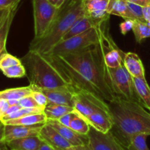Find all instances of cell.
<instances>
[{
    "label": "cell",
    "instance_id": "1",
    "mask_svg": "<svg viewBox=\"0 0 150 150\" xmlns=\"http://www.w3.org/2000/svg\"><path fill=\"white\" fill-rule=\"evenodd\" d=\"M44 55L76 90L86 91L106 102L117 98L100 40L96 45L76 52Z\"/></svg>",
    "mask_w": 150,
    "mask_h": 150
},
{
    "label": "cell",
    "instance_id": "2",
    "mask_svg": "<svg viewBox=\"0 0 150 150\" xmlns=\"http://www.w3.org/2000/svg\"><path fill=\"white\" fill-rule=\"evenodd\" d=\"M107 103L113 123L110 131L123 146L127 147L136 134L150 136V114L139 103L117 96Z\"/></svg>",
    "mask_w": 150,
    "mask_h": 150
},
{
    "label": "cell",
    "instance_id": "3",
    "mask_svg": "<svg viewBox=\"0 0 150 150\" xmlns=\"http://www.w3.org/2000/svg\"><path fill=\"white\" fill-rule=\"evenodd\" d=\"M83 0H67L59 9L58 13L46 33L40 39H33L29 49L35 50L42 54H47L80 18L84 16Z\"/></svg>",
    "mask_w": 150,
    "mask_h": 150
},
{
    "label": "cell",
    "instance_id": "4",
    "mask_svg": "<svg viewBox=\"0 0 150 150\" xmlns=\"http://www.w3.org/2000/svg\"><path fill=\"white\" fill-rule=\"evenodd\" d=\"M21 61L26 69L29 85L33 87L57 89L72 86L45 55L38 51L29 49Z\"/></svg>",
    "mask_w": 150,
    "mask_h": 150
},
{
    "label": "cell",
    "instance_id": "5",
    "mask_svg": "<svg viewBox=\"0 0 150 150\" xmlns=\"http://www.w3.org/2000/svg\"><path fill=\"white\" fill-rule=\"evenodd\" d=\"M100 40L99 25L80 35L60 41L47 54H59L76 52L98 44Z\"/></svg>",
    "mask_w": 150,
    "mask_h": 150
},
{
    "label": "cell",
    "instance_id": "6",
    "mask_svg": "<svg viewBox=\"0 0 150 150\" xmlns=\"http://www.w3.org/2000/svg\"><path fill=\"white\" fill-rule=\"evenodd\" d=\"M111 87L117 97L129 101L139 103L133 83V76L126 70L124 64L116 68H108Z\"/></svg>",
    "mask_w": 150,
    "mask_h": 150
},
{
    "label": "cell",
    "instance_id": "7",
    "mask_svg": "<svg viewBox=\"0 0 150 150\" xmlns=\"http://www.w3.org/2000/svg\"><path fill=\"white\" fill-rule=\"evenodd\" d=\"M35 37L42 38L49 29L59 8L54 7L48 0H32Z\"/></svg>",
    "mask_w": 150,
    "mask_h": 150
},
{
    "label": "cell",
    "instance_id": "8",
    "mask_svg": "<svg viewBox=\"0 0 150 150\" xmlns=\"http://www.w3.org/2000/svg\"><path fill=\"white\" fill-rule=\"evenodd\" d=\"M74 111L86 120L92 114L98 111L109 112L108 103L86 91L76 90L75 94Z\"/></svg>",
    "mask_w": 150,
    "mask_h": 150
},
{
    "label": "cell",
    "instance_id": "9",
    "mask_svg": "<svg viewBox=\"0 0 150 150\" xmlns=\"http://www.w3.org/2000/svg\"><path fill=\"white\" fill-rule=\"evenodd\" d=\"M109 19L99 24L100 41L104 51V60L108 68H116L123 64L125 53L120 50L110 35L108 29Z\"/></svg>",
    "mask_w": 150,
    "mask_h": 150
},
{
    "label": "cell",
    "instance_id": "10",
    "mask_svg": "<svg viewBox=\"0 0 150 150\" xmlns=\"http://www.w3.org/2000/svg\"><path fill=\"white\" fill-rule=\"evenodd\" d=\"M87 136L88 145L92 150H128L114 137L111 131L104 133L90 126Z\"/></svg>",
    "mask_w": 150,
    "mask_h": 150
},
{
    "label": "cell",
    "instance_id": "11",
    "mask_svg": "<svg viewBox=\"0 0 150 150\" xmlns=\"http://www.w3.org/2000/svg\"><path fill=\"white\" fill-rule=\"evenodd\" d=\"M110 0H83L84 14L93 21L95 26L110 18L108 13Z\"/></svg>",
    "mask_w": 150,
    "mask_h": 150
},
{
    "label": "cell",
    "instance_id": "12",
    "mask_svg": "<svg viewBox=\"0 0 150 150\" xmlns=\"http://www.w3.org/2000/svg\"><path fill=\"white\" fill-rule=\"evenodd\" d=\"M43 124L35 125H5L4 136L3 142L5 144L29 136H39L41 128Z\"/></svg>",
    "mask_w": 150,
    "mask_h": 150
},
{
    "label": "cell",
    "instance_id": "13",
    "mask_svg": "<svg viewBox=\"0 0 150 150\" xmlns=\"http://www.w3.org/2000/svg\"><path fill=\"white\" fill-rule=\"evenodd\" d=\"M33 87V86H32ZM35 88V87H34ZM48 98V103L74 106L76 89L73 87H62L57 89H39Z\"/></svg>",
    "mask_w": 150,
    "mask_h": 150
},
{
    "label": "cell",
    "instance_id": "14",
    "mask_svg": "<svg viewBox=\"0 0 150 150\" xmlns=\"http://www.w3.org/2000/svg\"><path fill=\"white\" fill-rule=\"evenodd\" d=\"M39 136L46 144L52 146L54 149H60L66 150L70 146L69 143L58 131L51 127L48 122H45L41 128Z\"/></svg>",
    "mask_w": 150,
    "mask_h": 150
},
{
    "label": "cell",
    "instance_id": "15",
    "mask_svg": "<svg viewBox=\"0 0 150 150\" xmlns=\"http://www.w3.org/2000/svg\"><path fill=\"white\" fill-rule=\"evenodd\" d=\"M48 122L51 127H54L58 131L72 146H79V145L88 144V136H84L72 130L70 127L62 125L58 120H48Z\"/></svg>",
    "mask_w": 150,
    "mask_h": 150
},
{
    "label": "cell",
    "instance_id": "16",
    "mask_svg": "<svg viewBox=\"0 0 150 150\" xmlns=\"http://www.w3.org/2000/svg\"><path fill=\"white\" fill-rule=\"evenodd\" d=\"M91 127L102 133H106L112 127V120L108 111H98L89 116L86 120Z\"/></svg>",
    "mask_w": 150,
    "mask_h": 150
},
{
    "label": "cell",
    "instance_id": "17",
    "mask_svg": "<svg viewBox=\"0 0 150 150\" xmlns=\"http://www.w3.org/2000/svg\"><path fill=\"white\" fill-rule=\"evenodd\" d=\"M123 64L126 70L134 78H146L145 70L142 59L138 54L133 52L125 53Z\"/></svg>",
    "mask_w": 150,
    "mask_h": 150
},
{
    "label": "cell",
    "instance_id": "18",
    "mask_svg": "<svg viewBox=\"0 0 150 150\" xmlns=\"http://www.w3.org/2000/svg\"><path fill=\"white\" fill-rule=\"evenodd\" d=\"M133 80L139 103L150 111V87L146 78L133 77Z\"/></svg>",
    "mask_w": 150,
    "mask_h": 150
},
{
    "label": "cell",
    "instance_id": "19",
    "mask_svg": "<svg viewBox=\"0 0 150 150\" xmlns=\"http://www.w3.org/2000/svg\"><path fill=\"white\" fill-rule=\"evenodd\" d=\"M42 143L43 141L39 136H37L11 141L7 143V145L10 149L38 150Z\"/></svg>",
    "mask_w": 150,
    "mask_h": 150
},
{
    "label": "cell",
    "instance_id": "20",
    "mask_svg": "<svg viewBox=\"0 0 150 150\" xmlns=\"http://www.w3.org/2000/svg\"><path fill=\"white\" fill-rule=\"evenodd\" d=\"M48 120L44 113L40 114H32L25 115L20 118L7 120L3 122L4 125H35L38 124H43Z\"/></svg>",
    "mask_w": 150,
    "mask_h": 150
},
{
    "label": "cell",
    "instance_id": "21",
    "mask_svg": "<svg viewBox=\"0 0 150 150\" xmlns=\"http://www.w3.org/2000/svg\"><path fill=\"white\" fill-rule=\"evenodd\" d=\"M95 24L93 23L92 20L87 17L86 16H82L81 18L79 19L73 25L70 30L64 35L63 37L62 40H67L70 38L76 36V35H80V34L83 33V32H86L89 29H92V28L95 27Z\"/></svg>",
    "mask_w": 150,
    "mask_h": 150
},
{
    "label": "cell",
    "instance_id": "22",
    "mask_svg": "<svg viewBox=\"0 0 150 150\" xmlns=\"http://www.w3.org/2000/svg\"><path fill=\"white\" fill-rule=\"evenodd\" d=\"M73 111H74L73 107L54 103H48L43 109V113L47 119L53 120H58L62 116Z\"/></svg>",
    "mask_w": 150,
    "mask_h": 150
},
{
    "label": "cell",
    "instance_id": "23",
    "mask_svg": "<svg viewBox=\"0 0 150 150\" xmlns=\"http://www.w3.org/2000/svg\"><path fill=\"white\" fill-rule=\"evenodd\" d=\"M17 8H14L4 19V22L0 26V58L4 54L7 52L6 50V42H7V37H8L9 32H10V26L13 22L14 16L16 15Z\"/></svg>",
    "mask_w": 150,
    "mask_h": 150
},
{
    "label": "cell",
    "instance_id": "24",
    "mask_svg": "<svg viewBox=\"0 0 150 150\" xmlns=\"http://www.w3.org/2000/svg\"><path fill=\"white\" fill-rule=\"evenodd\" d=\"M33 91L31 85L22 87L12 88V89H4L0 91V99H5L7 100H20L24 97L32 95Z\"/></svg>",
    "mask_w": 150,
    "mask_h": 150
},
{
    "label": "cell",
    "instance_id": "25",
    "mask_svg": "<svg viewBox=\"0 0 150 150\" xmlns=\"http://www.w3.org/2000/svg\"><path fill=\"white\" fill-rule=\"evenodd\" d=\"M72 130L81 135L87 136L90 130V125L81 116L74 111V116L70 123V127Z\"/></svg>",
    "mask_w": 150,
    "mask_h": 150
},
{
    "label": "cell",
    "instance_id": "26",
    "mask_svg": "<svg viewBox=\"0 0 150 150\" xmlns=\"http://www.w3.org/2000/svg\"><path fill=\"white\" fill-rule=\"evenodd\" d=\"M132 30L138 42H141L143 40L150 37V26L146 22L134 21Z\"/></svg>",
    "mask_w": 150,
    "mask_h": 150
},
{
    "label": "cell",
    "instance_id": "27",
    "mask_svg": "<svg viewBox=\"0 0 150 150\" xmlns=\"http://www.w3.org/2000/svg\"><path fill=\"white\" fill-rule=\"evenodd\" d=\"M123 19H130L133 21H140L146 22L144 17L143 7L139 4L127 1V10Z\"/></svg>",
    "mask_w": 150,
    "mask_h": 150
},
{
    "label": "cell",
    "instance_id": "28",
    "mask_svg": "<svg viewBox=\"0 0 150 150\" xmlns=\"http://www.w3.org/2000/svg\"><path fill=\"white\" fill-rule=\"evenodd\" d=\"M127 0H110L108 7V13L110 15L124 18L127 10Z\"/></svg>",
    "mask_w": 150,
    "mask_h": 150
},
{
    "label": "cell",
    "instance_id": "29",
    "mask_svg": "<svg viewBox=\"0 0 150 150\" xmlns=\"http://www.w3.org/2000/svg\"><path fill=\"white\" fill-rule=\"evenodd\" d=\"M148 136L145 133H140L132 136L127 149L128 150H150L146 144V138Z\"/></svg>",
    "mask_w": 150,
    "mask_h": 150
},
{
    "label": "cell",
    "instance_id": "30",
    "mask_svg": "<svg viewBox=\"0 0 150 150\" xmlns=\"http://www.w3.org/2000/svg\"><path fill=\"white\" fill-rule=\"evenodd\" d=\"M40 113H43V108H40V107H38V108H21L15 113L3 117L1 119V121L4 122L7 121V120H13V119L20 118V117H23L25 115H28V114H40Z\"/></svg>",
    "mask_w": 150,
    "mask_h": 150
},
{
    "label": "cell",
    "instance_id": "31",
    "mask_svg": "<svg viewBox=\"0 0 150 150\" xmlns=\"http://www.w3.org/2000/svg\"><path fill=\"white\" fill-rule=\"evenodd\" d=\"M1 72L6 77L10 78V79L23 78L26 76V69H25V67L22 63L20 64H17V65L3 69V70H1Z\"/></svg>",
    "mask_w": 150,
    "mask_h": 150
},
{
    "label": "cell",
    "instance_id": "32",
    "mask_svg": "<svg viewBox=\"0 0 150 150\" xmlns=\"http://www.w3.org/2000/svg\"><path fill=\"white\" fill-rule=\"evenodd\" d=\"M20 64H21L20 59L6 52L0 58V70Z\"/></svg>",
    "mask_w": 150,
    "mask_h": 150
},
{
    "label": "cell",
    "instance_id": "33",
    "mask_svg": "<svg viewBox=\"0 0 150 150\" xmlns=\"http://www.w3.org/2000/svg\"><path fill=\"white\" fill-rule=\"evenodd\" d=\"M32 89H33V91H32V95H31L33 97V98L35 100V101L38 104V105L44 109V108L48 103V98L45 96V94L42 92H41L40 90L34 87H32Z\"/></svg>",
    "mask_w": 150,
    "mask_h": 150
},
{
    "label": "cell",
    "instance_id": "34",
    "mask_svg": "<svg viewBox=\"0 0 150 150\" xmlns=\"http://www.w3.org/2000/svg\"><path fill=\"white\" fill-rule=\"evenodd\" d=\"M18 104L22 108H38L40 107L32 95L24 97L19 100ZM41 108V107H40Z\"/></svg>",
    "mask_w": 150,
    "mask_h": 150
},
{
    "label": "cell",
    "instance_id": "35",
    "mask_svg": "<svg viewBox=\"0 0 150 150\" xmlns=\"http://www.w3.org/2000/svg\"><path fill=\"white\" fill-rule=\"evenodd\" d=\"M133 23H134V21L130 20V19H124V21L122 22L120 24V29L121 33L123 35H125L127 32L132 30Z\"/></svg>",
    "mask_w": 150,
    "mask_h": 150
},
{
    "label": "cell",
    "instance_id": "36",
    "mask_svg": "<svg viewBox=\"0 0 150 150\" xmlns=\"http://www.w3.org/2000/svg\"><path fill=\"white\" fill-rule=\"evenodd\" d=\"M21 0H0V8L10 9L17 7Z\"/></svg>",
    "mask_w": 150,
    "mask_h": 150
},
{
    "label": "cell",
    "instance_id": "37",
    "mask_svg": "<svg viewBox=\"0 0 150 150\" xmlns=\"http://www.w3.org/2000/svg\"><path fill=\"white\" fill-rule=\"evenodd\" d=\"M73 116H74V111L68 113V114H66L65 115L62 116V117L59 119L58 121L63 125L70 127V123L71 122L72 119H73Z\"/></svg>",
    "mask_w": 150,
    "mask_h": 150
},
{
    "label": "cell",
    "instance_id": "38",
    "mask_svg": "<svg viewBox=\"0 0 150 150\" xmlns=\"http://www.w3.org/2000/svg\"><path fill=\"white\" fill-rule=\"evenodd\" d=\"M14 8H16V7H14ZM14 8H10V9L0 8V26H1V25L2 24V23L4 22V19H5L6 18H7V16L9 15V13H10Z\"/></svg>",
    "mask_w": 150,
    "mask_h": 150
},
{
    "label": "cell",
    "instance_id": "39",
    "mask_svg": "<svg viewBox=\"0 0 150 150\" xmlns=\"http://www.w3.org/2000/svg\"><path fill=\"white\" fill-rule=\"evenodd\" d=\"M10 106V103H9V101L7 100L0 99V108H1V113H2L3 116L4 115V114H5L6 111H7V109H8Z\"/></svg>",
    "mask_w": 150,
    "mask_h": 150
},
{
    "label": "cell",
    "instance_id": "40",
    "mask_svg": "<svg viewBox=\"0 0 150 150\" xmlns=\"http://www.w3.org/2000/svg\"><path fill=\"white\" fill-rule=\"evenodd\" d=\"M22 107L19 104H16V105H10V107H9V108L7 109V111H6V113L4 114V115L3 116V117H4V116H7V115H10V114H13V113H15L16 111H18L20 108H21Z\"/></svg>",
    "mask_w": 150,
    "mask_h": 150
},
{
    "label": "cell",
    "instance_id": "41",
    "mask_svg": "<svg viewBox=\"0 0 150 150\" xmlns=\"http://www.w3.org/2000/svg\"><path fill=\"white\" fill-rule=\"evenodd\" d=\"M143 13L145 21L150 26V5L143 7Z\"/></svg>",
    "mask_w": 150,
    "mask_h": 150
},
{
    "label": "cell",
    "instance_id": "42",
    "mask_svg": "<svg viewBox=\"0 0 150 150\" xmlns=\"http://www.w3.org/2000/svg\"><path fill=\"white\" fill-rule=\"evenodd\" d=\"M127 1L129 2L139 4L142 7H146V6L150 5V0H127Z\"/></svg>",
    "mask_w": 150,
    "mask_h": 150
},
{
    "label": "cell",
    "instance_id": "43",
    "mask_svg": "<svg viewBox=\"0 0 150 150\" xmlns=\"http://www.w3.org/2000/svg\"><path fill=\"white\" fill-rule=\"evenodd\" d=\"M66 150H92L88 144L79 145V146H72Z\"/></svg>",
    "mask_w": 150,
    "mask_h": 150
},
{
    "label": "cell",
    "instance_id": "44",
    "mask_svg": "<svg viewBox=\"0 0 150 150\" xmlns=\"http://www.w3.org/2000/svg\"><path fill=\"white\" fill-rule=\"evenodd\" d=\"M48 1L51 4H53L54 7H57V8H60L65 3L67 0H48Z\"/></svg>",
    "mask_w": 150,
    "mask_h": 150
},
{
    "label": "cell",
    "instance_id": "45",
    "mask_svg": "<svg viewBox=\"0 0 150 150\" xmlns=\"http://www.w3.org/2000/svg\"><path fill=\"white\" fill-rule=\"evenodd\" d=\"M4 130H5V125L0 120V142H3L4 136Z\"/></svg>",
    "mask_w": 150,
    "mask_h": 150
},
{
    "label": "cell",
    "instance_id": "46",
    "mask_svg": "<svg viewBox=\"0 0 150 150\" xmlns=\"http://www.w3.org/2000/svg\"><path fill=\"white\" fill-rule=\"evenodd\" d=\"M38 150H55V149H54L52 146L43 142V143L42 144V145L40 146V148Z\"/></svg>",
    "mask_w": 150,
    "mask_h": 150
},
{
    "label": "cell",
    "instance_id": "47",
    "mask_svg": "<svg viewBox=\"0 0 150 150\" xmlns=\"http://www.w3.org/2000/svg\"><path fill=\"white\" fill-rule=\"evenodd\" d=\"M7 144L4 143V142H0V150H8L7 149Z\"/></svg>",
    "mask_w": 150,
    "mask_h": 150
},
{
    "label": "cell",
    "instance_id": "48",
    "mask_svg": "<svg viewBox=\"0 0 150 150\" xmlns=\"http://www.w3.org/2000/svg\"><path fill=\"white\" fill-rule=\"evenodd\" d=\"M2 117H3V115H2V113H1V108H0V120H1V119H2Z\"/></svg>",
    "mask_w": 150,
    "mask_h": 150
},
{
    "label": "cell",
    "instance_id": "49",
    "mask_svg": "<svg viewBox=\"0 0 150 150\" xmlns=\"http://www.w3.org/2000/svg\"><path fill=\"white\" fill-rule=\"evenodd\" d=\"M55 150H64V149H55Z\"/></svg>",
    "mask_w": 150,
    "mask_h": 150
},
{
    "label": "cell",
    "instance_id": "50",
    "mask_svg": "<svg viewBox=\"0 0 150 150\" xmlns=\"http://www.w3.org/2000/svg\"><path fill=\"white\" fill-rule=\"evenodd\" d=\"M10 150H17V149H10Z\"/></svg>",
    "mask_w": 150,
    "mask_h": 150
}]
</instances>
